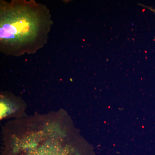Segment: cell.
<instances>
[{"instance_id":"obj_1","label":"cell","mask_w":155,"mask_h":155,"mask_svg":"<svg viewBox=\"0 0 155 155\" xmlns=\"http://www.w3.org/2000/svg\"><path fill=\"white\" fill-rule=\"evenodd\" d=\"M39 5L16 2L2 7L0 40L6 47L26 49L42 37L49 22Z\"/></svg>"},{"instance_id":"obj_2","label":"cell","mask_w":155,"mask_h":155,"mask_svg":"<svg viewBox=\"0 0 155 155\" xmlns=\"http://www.w3.org/2000/svg\"><path fill=\"white\" fill-rule=\"evenodd\" d=\"M57 135L51 133L46 141H33L28 137L23 141L9 142L5 145L2 155H76L68 141L62 140L66 135Z\"/></svg>"},{"instance_id":"obj_3","label":"cell","mask_w":155,"mask_h":155,"mask_svg":"<svg viewBox=\"0 0 155 155\" xmlns=\"http://www.w3.org/2000/svg\"><path fill=\"white\" fill-rule=\"evenodd\" d=\"M1 100V119H3L14 113L15 110L10 101L3 97Z\"/></svg>"},{"instance_id":"obj_4","label":"cell","mask_w":155,"mask_h":155,"mask_svg":"<svg viewBox=\"0 0 155 155\" xmlns=\"http://www.w3.org/2000/svg\"><path fill=\"white\" fill-rule=\"evenodd\" d=\"M140 6H142V7H145V8H146L149 9L150 11H152V12H153V13L155 14V8H151V7H147V6H146L144 5H141V4H140Z\"/></svg>"}]
</instances>
